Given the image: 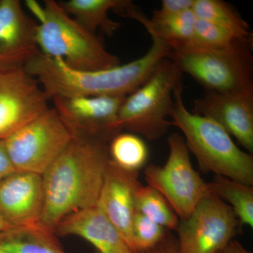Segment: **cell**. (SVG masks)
<instances>
[{
  "mask_svg": "<svg viewBox=\"0 0 253 253\" xmlns=\"http://www.w3.org/2000/svg\"><path fill=\"white\" fill-rule=\"evenodd\" d=\"M142 253H179L177 240L169 231L166 237L156 247Z\"/></svg>",
  "mask_w": 253,
  "mask_h": 253,
  "instance_id": "484cf974",
  "label": "cell"
},
{
  "mask_svg": "<svg viewBox=\"0 0 253 253\" xmlns=\"http://www.w3.org/2000/svg\"><path fill=\"white\" fill-rule=\"evenodd\" d=\"M168 231L141 213L136 212L131 226V251L134 253H142L154 249L166 237Z\"/></svg>",
  "mask_w": 253,
  "mask_h": 253,
  "instance_id": "cb8c5ba5",
  "label": "cell"
},
{
  "mask_svg": "<svg viewBox=\"0 0 253 253\" xmlns=\"http://www.w3.org/2000/svg\"><path fill=\"white\" fill-rule=\"evenodd\" d=\"M171 126L182 132L204 174L213 173L253 186V155L240 149L227 131L211 118L188 110L183 99L181 81L174 90Z\"/></svg>",
  "mask_w": 253,
  "mask_h": 253,
  "instance_id": "3957f363",
  "label": "cell"
},
{
  "mask_svg": "<svg viewBox=\"0 0 253 253\" xmlns=\"http://www.w3.org/2000/svg\"><path fill=\"white\" fill-rule=\"evenodd\" d=\"M191 111L215 121L246 152L253 155V94L206 91L194 100Z\"/></svg>",
  "mask_w": 253,
  "mask_h": 253,
  "instance_id": "4fadbf2b",
  "label": "cell"
},
{
  "mask_svg": "<svg viewBox=\"0 0 253 253\" xmlns=\"http://www.w3.org/2000/svg\"><path fill=\"white\" fill-rule=\"evenodd\" d=\"M141 185L138 172L123 169L110 160L96 204L131 250L136 194Z\"/></svg>",
  "mask_w": 253,
  "mask_h": 253,
  "instance_id": "9a60e30c",
  "label": "cell"
},
{
  "mask_svg": "<svg viewBox=\"0 0 253 253\" xmlns=\"http://www.w3.org/2000/svg\"><path fill=\"white\" fill-rule=\"evenodd\" d=\"M195 0H163L159 9L155 10L152 17L153 21L166 19L180 14L188 10H191L194 6Z\"/></svg>",
  "mask_w": 253,
  "mask_h": 253,
  "instance_id": "d4e9b609",
  "label": "cell"
},
{
  "mask_svg": "<svg viewBox=\"0 0 253 253\" xmlns=\"http://www.w3.org/2000/svg\"><path fill=\"white\" fill-rule=\"evenodd\" d=\"M0 253H68L57 236L41 226L0 231Z\"/></svg>",
  "mask_w": 253,
  "mask_h": 253,
  "instance_id": "e0dca14e",
  "label": "cell"
},
{
  "mask_svg": "<svg viewBox=\"0 0 253 253\" xmlns=\"http://www.w3.org/2000/svg\"><path fill=\"white\" fill-rule=\"evenodd\" d=\"M211 191L231 208L241 225L253 227V186L221 176L209 183Z\"/></svg>",
  "mask_w": 253,
  "mask_h": 253,
  "instance_id": "d6986e66",
  "label": "cell"
},
{
  "mask_svg": "<svg viewBox=\"0 0 253 253\" xmlns=\"http://www.w3.org/2000/svg\"><path fill=\"white\" fill-rule=\"evenodd\" d=\"M250 47L251 44L213 49L187 44L173 50L171 60L206 91L253 94Z\"/></svg>",
  "mask_w": 253,
  "mask_h": 253,
  "instance_id": "5b68a950",
  "label": "cell"
},
{
  "mask_svg": "<svg viewBox=\"0 0 253 253\" xmlns=\"http://www.w3.org/2000/svg\"><path fill=\"white\" fill-rule=\"evenodd\" d=\"M240 224L228 205L211 193L176 229L179 253H218L232 241Z\"/></svg>",
  "mask_w": 253,
  "mask_h": 253,
  "instance_id": "9c48e42d",
  "label": "cell"
},
{
  "mask_svg": "<svg viewBox=\"0 0 253 253\" xmlns=\"http://www.w3.org/2000/svg\"><path fill=\"white\" fill-rule=\"evenodd\" d=\"M38 26L19 0H0V71L23 68L41 53Z\"/></svg>",
  "mask_w": 253,
  "mask_h": 253,
  "instance_id": "7c38bea8",
  "label": "cell"
},
{
  "mask_svg": "<svg viewBox=\"0 0 253 253\" xmlns=\"http://www.w3.org/2000/svg\"></svg>",
  "mask_w": 253,
  "mask_h": 253,
  "instance_id": "4dcf8cb0",
  "label": "cell"
},
{
  "mask_svg": "<svg viewBox=\"0 0 253 253\" xmlns=\"http://www.w3.org/2000/svg\"><path fill=\"white\" fill-rule=\"evenodd\" d=\"M43 201L41 174L16 171L0 181V216L14 227L41 226Z\"/></svg>",
  "mask_w": 253,
  "mask_h": 253,
  "instance_id": "5bb4252c",
  "label": "cell"
},
{
  "mask_svg": "<svg viewBox=\"0 0 253 253\" xmlns=\"http://www.w3.org/2000/svg\"><path fill=\"white\" fill-rule=\"evenodd\" d=\"M16 172L5 147L4 141H0V181Z\"/></svg>",
  "mask_w": 253,
  "mask_h": 253,
  "instance_id": "4316f807",
  "label": "cell"
},
{
  "mask_svg": "<svg viewBox=\"0 0 253 253\" xmlns=\"http://www.w3.org/2000/svg\"><path fill=\"white\" fill-rule=\"evenodd\" d=\"M136 212L168 231L177 229L179 219L166 199L151 186L141 185L136 194Z\"/></svg>",
  "mask_w": 253,
  "mask_h": 253,
  "instance_id": "7402d4cb",
  "label": "cell"
},
{
  "mask_svg": "<svg viewBox=\"0 0 253 253\" xmlns=\"http://www.w3.org/2000/svg\"><path fill=\"white\" fill-rule=\"evenodd\" d=\"M55 234L80 236L92 244L99 253H134L96 206L68 215L60 222Z\"/></svg>",
  "mask_w": 253,
  "mask_h": 253,
  "instance_id": "2e32d148",
  "label": "cell"
},
{
  "mask_svg": "<svg viewBox=\"0 0 253 253\" xmlns=\"http://www.w3.org/2000/svg\"><path fill=\"white\" fill-rule=\"evenodd\" d=\"M139 59L98 71H83L68 67L60 59L40 53L23 69L36 78L50 99L76 96L126 97L140 87L160 63L172 58V49L157 38Z\"/></svg>",
  "mask_w": 253,
  "mask_h": 253,
  "instance_id": "7a4b0ae2",
  "label": "cell"
},
{
  "mask_svg": "<svg viewBox=\"0 0 253 253\" xmlns=\"http://www.w3.org/2000/svg\"><path fill=\"white\" fill-rule=\"evenodd\" d=\"M181 81V73L169 59L160 63L154 73L136 90L126 96L119 111L122 129L160 139L167 133L174 101V90Z\"/></svg>",
  "mask_w": 253,
  "mask_h": 253,
  "instance_id": "8992f818",
  "label": "cell"
},
{
  "mask_svg": "<svg viewBox=\"0 0 253 253\" xmlns=\"http://www.w3.org/2000/svg\"><path fill=\"white\" fill-rule=\"evenodd\" d=\"M169 155L162 166L151 164L145 168L148 185L157 190L169 203L179 220H185L200 201L212 193L209 183L193 167L189 149L180 134L168 139Z\"/></svg>",
  "mask_w": 253,
  "mask_h": 253,
  "instance_id": "52a82bcc",
  "label": "cell"
},
{
  "mask_svg": "<svg viewBox=\"0 0 253 253\" xmlns=\"http://www.w3.org/2000/svg\"><path fill=\"white\" fill-rule=\"evenodd\" d=\"M122 0H67L59 4L70 16L91 33L101 31L112 36L121 27V23L109 17V11H114Z\"/></svg>",
  "mask_w": 253,
  "mask_h": 253,
  "instance_id": "ac0fdd59",
  "label": "cell"
},
{
  "mask_svg": "<svg viewBox=\"0 0 253 253\" xmlns=\"http://www.w3.org/2000/svg\"><path fill=\"white\" fill-rule=\"evenodd\" d=\"M73 138L54 108L13 133L5 147L16 171L43 174Z\"/></svg>",
  "mask_w": 253,
  "mask_h": 253,
  "instance_id": "ba28073f",
  "label": "cell"
},
{
  "mask_svg": "<svg viewBox=\"0 0 253 253\" xmlns=\"http://www.w3.org/2000/svg\"><path fill=\"white\" fill-rule=\"evenodd\" d=\"M110 159L118 167L138 172L149 158V149L144 141L132 133H119L109 144Z\"/></svg>",
  "mask_w": 253,
  "mask_h": 253,
  "instance_id": "44dd1931",
  "label": "cell"
},
{
  "mask_svg": "<svg viewBox=\"0 0 253 253\" xmlns=\"http://www.w3.org/2000/svg\"><path fill=\"white\" fill-rule=\"evenodd\" d=\"M251 42L243 41L233 32L215 23L197 18L190 44L207 49H226Z\"/></svg>",
  "mask_w": 253,
  "mask_h": 253,
  "instance_id": "603a6c76",
  "label": "cell"
},
{
  "mask_svg": "<svg viewBox=\"0 0 253 253\" xmlns=\"http://www.w3.org/2000/svg\"><path fill=\"white\" fill-rule=\"evenodd\" d=\"M13 227H14V226L10 225L9 224H8V223L0 216V231L7 230V229H11V228Z\"/></svg>",
  "mask_w": 253,
  "mask_h": 253,
  "instance_id": "f1b7e54d",
  "label": "cell"
},
{
  "mask_svg": "<svg viewBox=\"0 0 253 253\" xmlns=\"http://www.w3.org/2000/svg\"><path fill=\"white\" fill-rule=\"evenodd\" d=\"M109 143L96 138L73 137L42 174V228L55 233L70 214L96 206L111 160Z\"/></svg>",
  "mask_w": 253,
  "mask_h": 253,
  "instance_id": "6da1fadb",
  "label": "cell"
},
{
  "mask_svg": "<svg viewBox=\"0 0 253 253\" xmlns=\"http://www.w3.org/2000/svg\"><path fill=\"white\" fill-rule=\"evenodd\" d=\"M220 253H252L246 249L239 241L233 239L223 249Z\"/></svg>",
  "mask_w": 253,
  "mask_h": 253,
  "instance_id": "83f0119b",
  "label": "cell"
},
{
  "mask_svg": "<svg viewBox=\"0 0 253 253\" xmlns=\"http://www.w3.org/2000/svg\"><path fill=\"white\" fill-rule=\"evenodd\" d=\"M125 99L119 96H55L51 100L73 137L111 141L123 130L118 115Z\"/></svg>",
  "mask_w": 253,
  "mask_h": 253,
  "instance_id": "30bf717a",
  "label": "cell"
},
{
  "mask_svg": "<svg viewBox=\"0 0 253 253\" xmlns=\"http://www.w3.org/2000/svg\"><path fill=\"white\" fill-rule=\"evenodd\" d=\"M99 253V252H97V251H96V253Z\"/></svg>",
  "mask_w": 253,
  "mask_h": 253,
  "instance_id": "f546056e",
  "label": "cell"
},
{
  "mask_svg": "<svg viewBox=\"0 0 253 253\" xmlns=\"http://www.w3.org/2000/svg\"><path fill=\"white\" fill-rule=\"evenodd\" d=\"M193 12L200 19L206 20L226 28L243 41H251L253 35L249 23L232 5L222 0H195Z\"/></svg>",
  "mask_w": 253,
  "mask_h": 253,
  "instance_id": "ffe728a7",
  "label": "cell"
},
{
  "mask_svg": "<svg viewBox=\"0 0 253 253\" xmlns=\"http://www.w3.org/2000/svg\"><path fill=\"white\" fill-rule=\"evenodd\" d=\"M49 100L23 68L0 71V141L49 109Z\"/></svg>",
  "mask_w": 253,
  "mask_h": 253,
  "instance_id": "8fae6325",
  "label": "cell"
},
{
  "mask_svg": "<svg viewBox=\"0 0 253 253\" xmlns=\"http://www.w3.org/2000/svg\"><path fill=\"white\" fill-rule=\"evenodd\" d=\"M38 16L36 41L41 54L78 71L108 69L121 64L99 37L81 26L58 1H44Z\"/></svg>",
  "mask_w": 253,
  "mask_h": 253,
  "instance_id": "277c9868",
  "label": "cell"
}]
</instances>
